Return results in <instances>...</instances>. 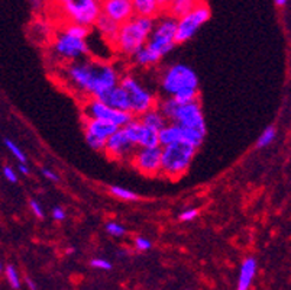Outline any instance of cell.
I'll use <instances>...</instances> for the list:
<instances>
[{"label": "cell", "mask_w": 291, "mask_h": 290, "mask_svg": "<svg viewBox=\"0 0 291 290\" xmlns=\"http://www.w3.org/2000/svg\"><path fill=\"white\" fill-rule=\"evenodd\" d=\"M154 25L155 20L152 18H143L135 15L132 19H129L128 22L119 27L115 48L122 55L132 57L136 51L147 45Z\"/></svg>", "instance_id": "cell-3"}, {"label": "cell", "mask_w": 291, "mask_h": 290, "mask_svg": "<svg viewBox=\"0 0 291 290\" xmlns=\"http://www.w3.org/2000/svg\"><path fill=\"white\" fill-rule=\"evenodd\" d=\"M74 251H76L74 248H68V250H67V254H72V253H74Z\"/></svg>", "instance_id": "cell-43"}, {"label": "cell", "mask_w": 291, "mask_h": 290, "mask_svg": "<svg viewBox=\"0 0 291 290\" xmlns=\"http://www.w3.org/2000/svg\"><path fill=\"white\" fill-rule=\"evenodd\" d=\"M176 29H177V19L173 16H162L158 22H155L154 29L151 32L147 48L151 53L158 55L162 58L167 55L174 46H176Z\"/></svg>", "instance_id": "cell-6"}, {"label": "cell", "mask_w": 291, "mask_h": 290, "mask_svg": "<svg viewBox=\"0 0 291 290\" xmlns=\"http://www.w3.org/2000/svg\"><path fill=\"white\" fill-rule=\"evenodd\" d=\"M155 2H157L159 9H167L168 5L171 3V0H155Z\"/></svg>", "instance_id": "cell-38"}, {"label": "cell", "mask_w": 291, "mask_h": 290, "mask_svg": "<svg viewBox=\"0 0 291 290\" xmlns=\"http://www.w3.org/2000/svg\"><path fill=\"white\" fill-rule=\"evenodd\" d=\"M277 136V129L275 127H268L265 128V131L261 134V136L258 138L256 141V148H264V147H268V145L273 142Z\"/></svg>", "instance_id": "cell-26"}, {"label": "cell", "mask_w": 291, "mask_h": 290, "mask_svg": "<svg viewBox=\"0 0 291 290\" xmlns=\"http://www.w3.org/2000/svg\"><path fill=\"white\" fill-rule=\"evenodd\" d=\"M102 15L122 25L135 16L131 0H102Z\"/></svg>", "instance_id": "cell-15"}, {"label": "cell", "mask_w": 291, "mask_h": 290, "mask_svg": "<svg viewBox=\"0 0 291 290\" xmlns=\"http://www.w3.org/2000/svg\"><path fill=\"white\" fill-rule=\"evenodd\" d=\"M29 206H31L32 212H34V215H35L38 219H44V210H42V206H41L36 200L34 199L29 200Z\"/></svg>", "instance_id": "cell-35"}, {"label": "cell", "mask_w": 291, "mask_h": 290, "mask_svg": "<svg viewBox=\"0 0 291 290\" xmlns=\"http://www.w3.org/2000/svg\"><path fill=\"white\" fill-rule=\"evenodd\" d=\"M139 120L142 122V125H145L147 128H151V129L157 131V132H159L168 124V120L164 118V115L159 112L157 106L148 110V112H145L143 115H141Z\"/></svg>", "instance_id": "cell-21"}, {"label": "cell", "mask_w": 291, "mask_h": 290, "mask_svg": "<svg viewBox=\"0 0 291 290\" xmlns=\"http://www.w3.org/2000/svg\"><path fill=\"white\" fill-rule=\"evenodd\" d=\"M62 9L70 23L90 28L102 15V0H70L62 5Z\"/></svg>", "instance_id": "cell-9"}, {"label": "cell", "mask_w": 291, "mask_h": 290, "mask_svg": "<svg viewBox=\"0 0 291 290\" xmlns=\"http://www.w3.org/2000/svg\"><path fill=\"white\" fill-rule=\"evenodd\" d=\"M29 3H32L34 6H39V3H41V0H29Z\"/></svg>", "instance_id": "cell-42"}, {"label": "cell", "mask_w": 291, "mask_h": 290, "mask_svg": "<svg viewBox=\"0 0 291 290\" xmlns=\"http://www.w3.org/2000/svg\"><path fill=\"white\" fill-rule=\"evenodd\" d=\"M5 273H6V279L9 281L10 286H12L13 289H19V287H20V279H19L18 270H16L13 265H8Z\"/></svg>", "instance_id": "cell-29"}, {"label": "cell", "mask_w": 291, "mask_h": 290, "mask_svg": "<svg viewBox=\"0 0 291 290\" xmlns=\"http://www.w3.org/2000/svg\"><path fill=\"white\" fill-rule=\"evenodd\" d=\"M42 174H44V177H46L48 180H53V181H60V177H58V174H55L53 170H50V168H44L42 170Z\"/></svg>", "instance_id": "cell-37"}, {"label": "cell", "mask_w": 291, "mask_h": 290, "mask_svg": "<svg viewBox=\"0 0 291 290\" xmlns=\"http://www.w3.org/2000/svg\"><path fill=\"white\" fill-rule=\"evenodd\" d=\"M110 195H113L115 198H119L122 200H138V195L135 191L129 190V189H125V187H120V186H112L110 189Z\"/></svg>", "instance_id": "cell-27"}, {"label": "cell", "mask_w": 291, "mask_h": 290, "mask_svg": "<svg viewBox=\"0 0 291 290\" xmlns=\"http://www.w3.org/2000/svg\"><path fill=\"white\" fill-rule=\"evenodd\" d=\"M199 2L200 0H171V3L167 8L168 12H169V16L180 19L193 9Z\"/></svg>", "instance_id": "cell-23"}, {"label": "cell", "mask_w": 291, "mask_h": 290, "mask_svg": "<svg viewBox=\"0 0 291 290\" xmlns=\"http://www.w3.org/2000/svg\"><path fill=\"white\" fill-rule=\"evenodd\" d=\"M62 31H65L67 34L76 36L79 39H87V36L90 35V28L81 27V25H76V23H68L67 27H64Z\"/></svg>", "instance_id": "cell-25"}, {"label": "cell", "mask_w": 291, "mask_h": 290, "mask_svg": "<svg viewBox=\"0 0 291 290\" xmlns=\"http://www.w3.org/2000/svg\"><path fill=\"white\" fill-rule=\"evenodd\" d=\"M119 86L126 91L128 99H129V106H131V115L141 116L145 112H148L152 108L157 106V100L154 94L151 93L145 86H142L132 76H125L119 80Z\"/></svg>", "instance_id": "cell-8"}, {"label": "cell", "mask_w": 291, "mask_h": 290, "mask_svg": "<svg viewBox=\"0 0 291 290\" xmlns=\"http://www.w3.org/2000/svg\"><path fill=\"white\" fill-rule=\"evenodd\" d=\"M210 16H212V10L209 8V5L203 0H200L188 13L177 19L176 45L184 44L188 39H191L197 34V31L210 19Z\"/></svg>", "instance_id": "cell-7"}, {"label": "cell", "mask_w": 291, "mask_h": 290, "mask_svg": "<svg viewBox=\"0 0 291 290\" xmlns=\"http://www.w3.org/2000/svg\"><path fill=\"white\" fill-rule=\"evenodd\" d=\"M0 272H2V263H0Z\"/></svg>", "instance_id": "cell-45"}, {"label": "cell", "mask_w": 291, "mask_h": 290, "mask_svg": "<svg viewBox=\"0 0 291 290\" xmlns=\"http://www.w3.org/2000/svg\"><path fill=\"white\" fill-rule=\"evenodd\" d=\"M106 231L113 236H124L126 234V228L120 224H117V222H107Z\"/></svg>", "instance_id": "cell-30"}, {"label": "cell", "mask_w": 291, "mask_h": 290, "mask_svg": "<svg viewBox=\"0 0 291 290\" xmlns=\"http://www.w3.org/2000/svg\"><path fill=\"white\" fill-rule=\"evenodd\" d=\"M161 86L168 98H173L177 103L199 100V77L185 64H174L167 68L162 74Z\"/></svg>", "instance_id": "cell-2"}, {"label": "cell", "mask_w": 291, "mask_h": 290, "mask_svg": "<svg viewBox=\"0 0 291 290\" xmlns=\"http://www.w3.org/2000/svg\"><path fill=\"white\" fill-rule=\"evenodd\" d=\"M199 216V210L197 209H185L184 212H181L180 213V221H183V222H191L194 221L196 218Z\"/></svg>", "instance_id": "cell-32"}, {"label": "cell", "mask_w": 291, "mask_h": 290, "mask_svg": "<svg viewBox=\"0 0 291 290\" xmlns=\"http://www.w3.org/2000/svg\"><path fill=\"white\" fill-rule=\"evenodd\" d=\"M54 53L68 61H77L79 58L88 54V45L84 39H79L76 36L61 31L54 39Z\"/></svg>", "instance_id": "cell-11"}, {"label": "cell", "mask_w": 291, "mask_h": 290, "mask_svg": "<svg viewBox=\"0 0 291 290\" xmlns=\"http://www.w3.org/2000/svg\"><path fill=\"white\" fill-rule=\"evenodd\" d=\"M274 2H275V5H277L278 8H284V6L287 5L288 0H274Z\"/></svg>", "instance_id": "cell-40"}, {"label": "cell", "mask_w": 291, "mask_h": 290, "mask_svg": "<svg viewBox=\"0 0 291 290\" xmlns=\"http://www.w3.org/2000/svg\"><path fill=\"white\" fill-rule=\"evenodd\" d=\"M83 127H84V135L96 138L102 142H106L113 135L116 131L119 129L113 124L106 122V120H96V119H84L83 120Z\"/></svg>", "instance_id": "cell-16"}, {"label": "cell", "mask_w": 291, "mask_h": 290, "mask_svg": "<svg viewBox=\"0 0 291 290\" xmlns=\"http://www.w3.org/2000/svg\"><path fill=\"white\" fill-rule=\"evenodd\" d=\"M133 5V10L136 16H143V18H155L158 16L159 8L155 0H131Z\"/></svg>", "instance_id": "cell-22"}, {"label": "cell", "mask_w": 291, "mask_h": 290, "mask_svg": "<svg viewBox=\"0 0 291 290\" xmlns=\"http://www.w3.org/2000/svg\"><path fill=\"white\" fill-rule=\"evenodd\" d=\"M5 145L8 147V150H9L10 153L13 154L15 158H18V161L20 164H27V155L22 153V150L19 148L18 145L15 144L13 141H10V139H5Z\"/></svg>", "instance_id": "cell-28"}, {"label": "cell", "mask_w": 291, "mask_h": 290, "mask_svg": "<svg viewBox=\"0 0 291 290\" xmlns=\"http://www.w3.org/2000/svg\"><path fill=\"white\" fill-rule=\"evenodd\" d=\"M196 151L184 142L161 147V174L171 180L183 177L191 165Z\"/></svg>", "instance_id": "cell-5"}, {"label": "cell", "mask_w": 291, "mask_h": 290, "mask_svg": "<svg viewBox=\"0 0 291 290\" xmlns=\"http://www.w3.org/2000/svg\"><path fill=\"white\" fill-rule=\"evenodd\" d=\"M131 164L135 170L148 176L155 177L161 174V147L154 148H136L131 158Z\"/></svg>", "instance_id": "cell-12"}, {"label": "cell", "mask_w": 291, "mask_h": 290, "mask_svg": "<svg viewBox=\"0 0 291 290\" xmlns=\"http://www.w3.org/2000/svg\"><path fill=\"white\" fill-rule=\"evenodd\" d=\"M256 274V260L252 257H248L244 260L240 265V273H239L238 287L236 290H249L252 281L255 279Z\"/></svg>", "instance_id": "cell-20"}, {"label": "cell", "mask_w": 291, "mask_h": 290, "mask_svg": "<svg viewBox=\"0 0 291 290\" xmlns=\"http://www.w3.org/2000/svg\"><path fill=\"white\" fill-rule=\"evenodd\" d=\"M151 247H152V244L148 238H143V236L135 238V248L138 251H148V250H151Z\"/></svg>", "instance_id": "cell-31"}, {"label": "cell", "mask_w": 291, "mask_h": 290, "mask_svg": "<svg viewBox=\"0 0 291 290\" xmlns=\"http://www.w3.org/2000/svg\"><path fill=\"white\" fill-rule=\"evenodd\" d=\"M135 151L136 147L128 139L122 128H119L113 135H110V138L105 142V150H103V153L109 158L117 161H126V160L131 161Z\"/></svg>", "instance_id": "cell-14"}, {"label": "cell", "mask_w": 291, "mask_h": 290, "mask_svg": "<svg viewBox=\"0 0 291 290\" xmlns=\"http://www.w3.org/2000/svg\"><path fill=\"white\" fill-rule=\"evenodd\" d=\"M132 58L135 60V63L138 64V65H141V67H150V65H154V64H157L161 60L158 55L151 53L147 46H143L139 51H136L132 55Z\"/></svg>", "instance_id": "cell-24"}, {"label": "cell", "mask_w": 291, "mask_h": 290, "mask_svg": "<svg viewBox=\"0 0 291 290\" xmlns=\"http://www.w3.org/2000/svg\"><path fill=\"white\" fill-rule=\"evenodd\" d=\"M128 136V139L132 142L136 148H154L159 147L158 132L142 125L139 119L133 118L126 127L122 128Z\"/></svg>", "instance_id": "cell-13"}, {"label": "cell", "mask_w": 291, "mask_h": 290, "mask_svg": "<svg viewBox=\"0 0 291 290\" xmlns=\"http://www.w3.org/2000/svg\"><path fill=\"white\" fill-rule=\"evenodd\" d=\"M27 283H28V286H29V289H31V290H36L35 283L31 280V279H27Z\"/></svg>", "instance_id": "cell-41"}, {"label": "cell", "mask_w": 291, "mask_h": 290, "mask_svg": "<svg viewBox=\"0 0 291 290\" xmlns=\"http://www.w3.org/2000/svg\"><path fill=\"white\" fill-rule=\"evenodd\" d=\"M99 100H102L103 103H106L109 108L115 109V110H122V112H129L131 110L128 94L119 84L116 87H113L112 90L105 93L102 98H99Z\"/></svg>", "instance_id": "cell-17"}, {"label": "cell", "mask_w": 291, "mask_h": 290, "mask_svg": "<svg viewBox=\"0 0 291 290\" xmlns=\"http://www.w3.org/2000/svg\"><path fill=\"white\" fill-rule=\"evenodd\" d=\"M18 170L22 174H29V168L27 167V164H20L19 163V165H18Z\"/></svg>", "instance_id": "cell-39"}, {"label": "cell", "mask_w": 291, "mask_h": 290, "mask_svg": "<svg viewBox=\"0 0 291 290\" xmlns=\"http://www.w3.org/2000/svg\"><path fill=\"white\" fill-rule=\"evenodd\" d=\"M183 138H184L183 128L180 125H176V124H167L158 132L159 147L180 144V142H183Z\"/></svg>", "instance_id": "cell-18"}, {"label": "cell", "mask_w": 291, "mask_h": 290, "mask_svg": "<svg viewBox=\"0 0 291 290\" xmlns=\"http://www.w3.org/2000/svg\"><path fill=\"white\" fill-rule=\"evenodd\" d=\"M90 264H91V267L99 269V270H112V263L105 258H94V260H91Z\"/></svg>", "instance_id": "cell-33"}, {"label": "cell", "mask_w": 291, "mask_h": 290, "mask_svg": "<svg viewBox=\"0 0 291 290\" xmlns=\"http://www.w3.org/2000/svg\"><path fill=\"white\" fill-rule=\"evenodd\" d=\"M65 80L74 90L93 99L102 98L119 84V72L105 61H74L65 70Z\"/></svg>", "instance_id": "cell-1"}, {"label": "cell", "mask_w": 291, "mask_h": 290, "mask_svg": "<svg viewBox=\"0 0 291 290\" xmlns=\"http://www.w3.org/2000/svg\"><path fill=\"white\" fill-rule=\"evenodd\" d=\"M94 27L97 28L99 34L106 39V42H109V44H112V45L115 46L116 39H117V34H119V27H120V25H117L116 22H113L112 19H109L107 16H105V15H100L99 19L96 20V23H94Z\"/></svg>", "instance_id": "cell-19"}, {"label": "cell", "mask_w": 291, "mask_h": 290, "mask_svg": "<svg viewBox=\"0 0 291 290\" xmlns=\"http://www.w3.org/2000/svg\"><path fill=\"white\" fill-rule=\"evenodd\" d=\"M3 176H5L6 180L10 181V183H16V181H18V174H16V172H15L12 167H9V165H5V167H3Z\"/></svg>", "instance_id": "cell-34"}, {"label": "cell", "mask_w": 291, "mask_h": 290, "mask_svg": "<svg viewBox=\"0 0 291 290\" xmlns=\"http://www.w3.org/2000/svg\"><path fill=\"white\" fill-rule=\"evenodd\" d=\"M53 218L55 221H64L65 218H67V213H65V210L60 206H57V208L53 209Z\"/></svg>", "instance_id": "cell-36"}, {"label": "cell", "mask_w": 291, "mask_h": 290, "mask_svg": "<svg viewBox=\"0 0 291 290\" xmlns=\"http://www.w3.org/2000/svg\"><path fill=\"white\" fill-rule=\"evenodd\" d=\"M83 119L106 120V122L113 124L115 127L124 128L132 120L133 116L129 112L115 110V109L109 108L102 100L90 98L83 105Z\"/></svg>", "instance_id": "cell-10"}, {"label": "cell", "mask_w": 291, "mask_h": 290, "mask_svg": "<svg viewBox=\"0 0 291 290\" xmlns=\"http://www.w3.org/2000/svg\"><path fill=\"white\" fill-rule=\"evenodd\" d=\"M58 2H60L61 5H64V3H67V2H70V0H58Z\"/></svg>", "instance_id": "cell-44"}, {"label": "cell", "mask_w": 291, "mask_h": 290, "mask_svg": "<svg viewBox=\"0 0 291 290\" xmlns=\"http://www.w3.org/2000/svg\"><path fill=\"white\" fill-rule=\"evenodd\" d=\"M157 108L169 124H176L181 128L194 129L206 134V122L199 100L190 103H177L173 98H167L161 100Z\"/></svg>", "instance_id": "cell-4"}]
</instances>
